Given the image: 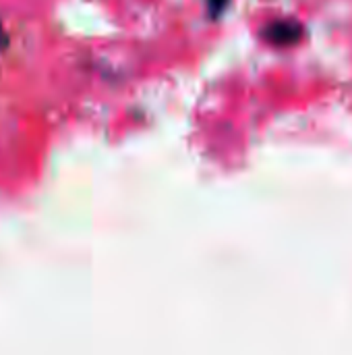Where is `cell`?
Here are the masks:
<instances>
[{"label": "cell", "instance_id": "obj_1", "mask_svg": "<svg viewBox=\"0 0 352 355\" xmlns=\"http://www.w3.org/2000/svg\"><path fill=\"white\" fill-rule=\"evenodd\" d=\"M263 37L268 44L278 46V48H288L301 42L303 37V25L295 19H280L270 23L263 29Z\"/></svg>", "mask_w": 352, "mask_h": 355}, {"label": "cell", "instance_id": "obj_2", "mask_svg": "<svg viewBox=\"0 0 352 355\" xmlns=\"http://www.w3.org/2000/svg\"><path fill=\"white\" fill-rule=\"evenodd\" d=\"M6 44H8V40H6L4 27H2V23H0V50H2V48H6Z\"/></svg>", "mask_w": 352, "mask_h": 355}]
</instances>
